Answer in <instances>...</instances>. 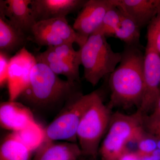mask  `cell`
I'll use <instances>...</instances> for the list:
<instances>
[{
	"label": "cell",
	"instance_id": "obj_1",
	"mask_svg": "<svg viewBox=\"0 0 160 160\" xmlns=\"http://www.w3.org/2000/svg\"><path fill=\"white\" fill-rule=\"evenodd\" d=\"M122 59L109 76L110 99L107 106L128 109L139 108L144 92V53L142 48L126 45Z\"/></svg>",
	"mask_w": 160,
	"mask_h": 160
},
{
	"label": "cell",
	"instance_id": "obj_2",
	"mask_svg": "<svg viewBox=\"0 0 160 160\" xmlns=\"http://www.w3.org/2000/svg\"><path fill=\"white\" fill-rule=\"evenodd\" d=\"M80 84L62 79L46 64L37 60L29 85L18 100L34 109L64 106L72 97L82 92Z\"/></svg>",
	"mask_w": 160,
	"mask_h": 160
},
{
	"label": "cell",
	"instance_id": "obj_3",
	"mask_svg": "<svg viewBox=\"0 0 160 160\" xmlns=\"http://www.w3.org/2000/svg\"><path fill=\"white\" fill-rule=\"evenodd\" d=\"M143 117L137 111L131 115L119 112L112 114L109 127L99 151L102 160H118L128 150V144L137 143L146 132Z\"/></svg>",
	"mask_w": 160,
	"mask_h": 160
},
{
	"label": "cell",
	"instance_id": "obj_4",
	"mask_svg": "<svg viewBox=\"0 0 160 160\" xmlns=\"http://www.w3.org/2000/svg\"><path fill=\"white\" fill-rule=\"evenodd\" d=\"M79 49L83 77L93 86L109 76L122 59V52L113 51L106 37L98 31L90 35Z\"/></svg>",
	"mask_w": 160,
	"mask_h": 160
},
{
	"label": "cell",
	"instance_id": "obj_5",
	"mask_svg": "<svg viewBox=\"0 0 160 160\" xmlns=\"http://www.w3.org/2000/svg\"><path fill=\"white\" fill-rule=\"evenodd\" d=\"M111 110L104 104L103 90L98 89L97 94L83 115L77 132L83 156L96 160L100 143L109 127Z\"/></svg>",
	"mask_w": 160,
	"mask_h": 160
},
{
	"label": "cell",
	"instance_id": "obj_6",
	"mask_svg": "<svg viewBox=\"0 0 160 160\" xmlns=\"http://www.w3.org/2000/svg\"><path fill=\"white\" fill-rule=\"evenodd\" d=\"M98 92V89L85 95L81 92L70 99L57 117L45 128V142L64 141L77 143L80 122Z\"/></svg>",
	"mask_w": 160,
	"mask_h": 160
},
{
	"label": "cell",
	"instance_id": "obj_7",
	"mask_svg": "<svg viewBox=\"0 0 160 160\" xmlns=\"http://www.w3.org/2000/svg\"><path fill=\"white\" fill-rule=\"evenodd\" d=\"M39 46L54 47L65 43H76L80 48L82 42L66 18H58L37 22L29 38Z\"/></svg>",
	"mask_w": 160,
	"mask_h": 160
},
{
	"label": "cell",
	"instance_id": "obj_8",
	"mask_svg": "<svg viewBox=\"0 0 160 160\" xmlns=\"http://www.w3.org/2000/svg\"><path fill=\"white\" fill-rule=\"evenodd\" d=\"M160 93V54L147 43L144 52V92L137 112L143 116L152 111Z\"/></svg>",
	"mask_w": 160,
	"mask_h": 160
},
{
	"label": "cell",
	"instance_id": "obj_9",
	"mask_svg": "<svg viewBox=\"0 0 160 160\" xmlns=\"http://www.w3.org/2000/svg\"><path fill=\"white\" fill-rule=\"evenodd\" d=\"M36 62L35 56L28 51L26 46L11 57L7 86L9 101L18 100L28 86L32 69Z\"/></svg>",
	"mask_w": 160,
	"mask_h": 160
},
{
	"label": "cell",
	"instance_id": "obj_10",
	"mask_svg": "<svg viewBox=\"0 0 160 160\" xmlns=\"http://www.w3.org/2000/svg\"><path fill=\"white\" fill-rule=\"evenodd\" d=\"M115 6L114 0H87L72 26L83 45L100 28L107 12Z\"/></svg>",
	"mask_w": 160,
	"mask_h": 160
},
{
	"label": "cell",
	"instance_id": "obj_11",
	"mask_svg": "<svg viewBox=\"0 0 160 160\" xmlns=\"http://www.w3.org/2000/svg\"><path fill=\"white\" fill-rule=\"evenodd\" d=\"M87 0H31L32 15L36 22L66 18L81 10Z\"/></svg>",
	"mask_w": 160,
	"mask_h": 160
},
{
	"label": "cell",
	"instance_id": "obj_12",
	"mask_svg": "<svg viewBox=\"0 0 160 160\" xmlns=\"http://www.w3.org/2000/svg\"><path fill=\"white\" fill-rule=\"evenodd\" d=\"M35 122L30 108L23 103L16 101L1 103L0 125L3 129L16 132Z\"/></svg>",
	"mask_w": 160,
	"mask_h": 160
},
{
	"label": "cell",
	"instance_id": "obj_13",
	"mask_svg": "<svg viewBox=\"0 0 160 160\" xmlns=\"http://www.w3.org/2000/svg\"><path fill=\"white\" fill-rule=\"evenodd\" d=\"M31 0H1L0 12L14 27L28 37L36 23L30 5Z\"/></svg>",
	"mask_w": 160,
	"mask_h": 160
},
{
	"label": "cell",
	"instance_id": "obj_14",
	"mask_svg": "<svg viewBox=\"0 0 160 160\" xmlns=\"http://www.w3.org/2000/svg\"><path fill=\"white\" fill-rule=\"evenodd\" d=\"M114 4L141 29L147 27L160 11V0H114Z\"/></svg>",
	"mask_w": 160,
	"mask_h": 160
},
{
	"label": "cell",
	"instance_id": "obj_15",
	"mask_svg": "<svg viewBox=\"0 0 160 160\" xmlns=\"http://www.w3.org/2000/svg\"><path fill=\"white\" fill-rule=\"evenodd\" d=\"M82 156L77 143L48 141L36 150L32 160H80Z\"/></svg>",
	"mask_w": 160,
	"mask_h": 160
},
{
	"label": "cell",
	"instance_id": "obj_16",
	"mask_svg": "<svg viewBox=\"0 0 160 160\" xmlns=\"http://www.w3.org/2000/svg\"><path fill=\"white\" fill-rule=\"evenodd\" d=\"M35 56L37 60L46 64L56 74L64 76L72 82L80 83V66L60 58L51 47Z\"/></svg>",
	"mask_w": 160,
	"mask_h": 160
},
{
	"label": "cell",
	"instance_id": "obj_17",
	"mask_svg": "<svg viewBox=\"0 0 160 160\" xmlns=\"http://www.w3.org/2000/svg\"><path fill=\"white\" fill-rule=\"evenodd\" d=\"M29 37L20 31L0 12V52L11 55L25 47Z\"/></svg>",
	"mask_w": 160,
	"mask_h": 160
},
{
	"label": "cell",
	"instance_id": "obj_18",
	"mask_svg": "<svg viewBox=\"0 0 160 160\" xmlns=\"http://www.w3.org/2000/svg\"><path fill=\"white\" fill-rule=\"evenodd\" d=\"M33 152L14 132L6 135L0 146V160H31Z\"/></svg>",
	"mask_w": 160,
	"mask_h": 160
},
{
	"label": "cell",
	"instance_id": "obj_19",
	"mask_svg": "<svg viewBox=\"0 0 160 160\" xmlns=\"http://www.w3.org/2000/svg\"><path fill=\"white\" fill-rule=\"evenodd\" d=\"M121 14L120 26L114 37L122 41L127 46L142 48L140 44L141 28L129 17L122 12Z\"/></svg>",
	"mask_w": 160,
	"mask_h": 160
},
{
	"label": "cell",
	"instance_id": "obj_20",
	"mask_svg": "<svg viewBox=\"0 0 160 160\" xmlns=\"http://www.w3.org/2000/svg\"><path fill=\"white\" fill-rule=\"evenodd\" d=\"M14 132L32 152H36L45 142V129L36 122L21 131Z\"/></svg>",
	"mask_w": 160,
	"mask_h": 160
},
{
	"label": "cell",
	"instance_id": "obj_21",
	"mask_svg": "<svg viewBox=\"0 0 160 160\" xmlns=\"http://www.w3.org/2000/svg\"><path fill=\"white\" fill-rule=\"evenodd\" d=\"M121 16L120 10L116 6L112 7L106 13L102 23L97 31L102 33L106 37H114L120 26Z\"/></svg>",
	"mask_w": 160,
	"mask_h": 160
},
{
	"label": "cell",
	"instance_id": "obj_22",
	"mask_svg": "<svg viewBox=\"0 0 160 160\" xmlns=\"http://www.w3.org/2000/svg\"><path fill=\"white\" fill-rule=\"evenodd\" d=\"M73 45L72 43H65L59 46L50 47L61 58L80 66L82 65L81 52L80 49L77 51L75 50Z\"/></svg>",
	"mask_w": 160,
	"mask_h": 160
},
{
	"label": "cell",
	"instance_id": "obj_23",
	"mask_svg": "<svg viewBox=\"0 0 160 160\" xmlns=\"http://www.w3.org/2000/svg\"><path fill=\"white\" fill-rule=\"evenodd\" d=\"M147 40L160 54V11L147 26Z\"/></svg>",
	"mask_w": 160,
	"mask_h": 160
},
{
	"label": "cell",
	"instance_id": "obj_24",
	"mask_svg": "<svg viewBox=\"0 0 160 160\" xmlns=\"http://www.w3.org/2000/svg\"><path fill=\"white\" fill-rule=\"evenodd\" d=\"M137 144V149L135 152L139 157L151 154L158 149L156 138L146 131Z\"/></svg>",
	"mask_w": 160,
	"mask_h": 160
},
{
	"label": "cell",
	"instance_id": "obj_25",
	"mask_svg": "<svg viewBox=\"0 0 160 160\" xmlns=\"http://www.w3.org/2000/svg\"><path fill=\"white\" fill-rule=\"evenodd\" d=\"M143 126L146 132L153 136L157 140H160V116H144Z\"/></svg>",
	"mask_w": 160,
	"mask_h": 160
},
{
	"label": "cell",
	"instance_id": "obj_26",
	"mask_svg": "<svg viewBox=\"0 0 160 160\" xmlns=\"http://www.w3.org/2000/svg\"><path fill=\"white\" fill-rule=\"evenodd\" d=\"M11 57L10 55L0 52V86L2 88L7 86L9 62Z\"/></svg>",
	"mask_w": 160,
	"mask_h": 160
},
{
	"label": "cell",
	"instance_id": "obj_27",
	"mask_svg": "<svg viewBox=\"0 0 160 160\" xmlns=\"http://www.w3.org/2000/svg\"><path fill=\"white\" fill-rule=\"evenodd\" d=\"M118 160H141L136 152L127 150L119 158Z\"/></svg>",
	"mask_w": 160,
	"mask_h": 160
},
{
	"label": "cell",
	"instance_id": "obj_28",
	"mask_svg": "<svg viewBox=\"0 0 160 160\" xmlns=\"http://www.w3.org/2000/svg\"><path fill=\"white\" fill-rule=\"evenodd\" d=\"M140 158L141 160H160V150L157 149L151 154L143 156Z\"/></svg>",
	"mask_w": 160,
	"mask_h": 160
},
{
	"label": "cell",
	"instance_id": "obj_29",
	"mask_svg": "<svg viewBox=\"0 0 160 160\" xmlns=\"http://www.w3.org/2000/svg\"><path fill=\"white\" fill-rule=\"evenodd\" d=\"M149 114L153 116H160V93L155 105L154 108Z\"/></svg>",
	"mask_w": 160,
	"mask_h": 160
},
{
	"label": "cell",
	"instance_id": "obj_30",
	"mask_svg": "<svg viewBox=\"0 0 160 160\" xmlns=\"http://www.w3.org/2000/svg\"><path fill=\"white\" fill-rule=\"evenodd\" d=\"M91 159L89 158L83 156L82 157V158L80 159V160H92Z\"/></svg>",
	"mask_w": 160,
	"mask_h": 160
}]
</instances>
